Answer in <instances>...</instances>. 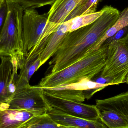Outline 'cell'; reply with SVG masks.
Returning a JSON list of instances; mask_svg holds the SVG:
<instances>
[{"label":"cell","mask_w":128,"mask_h":128,"mask_svg":"<svg viewBox=\"0 0 128 128\" xmlns=\"http://www.w3.org/2000/svg\"><path fill=\"white\" fill-rule=\"evenodd\" d=\"M103 13L93 23L69 32L49 64L48 73L61 70L82 58L119 16V11L112 6H104Z\"/></svg>","instance_id":"cell-1"},{"label":"cell","mask_w":128,"mask_h":128,"mask_svg":"<svg viewBox=\"0 0 128 128\" xmlns=\"http://www.w3.org/2000/svg\"><path fill=\"white\" fill-rule=\"evenodd\" d=\"M109 44L104 43L97 50L86 54L80 60L61 70L48 73L38 86L52 88L74 83L85 79L92 80L103 70Z\"/></svg>","instance_id":"cell-2"},{"label":"cell","mask_w":128,"mask_h":128,"mask_svg":"<svg viewBox=\"0 0 128 128\" xmlns=\"http://www.w3.org/2000/svg\"><path fill=\"white\" fill-rule=\"evenodd\" d=\"M48 13L40 14L35 8L24 10L22 17V53L26 59L39 56L49 37L59 25L48 22Z\"/></svg>","instance_id":"cell-3"},{"label":"cell","mask_w":128,"mask_h":128,"mask_svg":"<svg viewBox=\"0 0 128 128\" xmlns=\"http://www.w3.org/2000/svg\"><path fill=\"white\" fill-rule=\"evenodd\" d=\"M7 13L0 33V56H22L24 10L15 0H6Z\"/></svg>","instance_id":"cell-4"},{"label":"cell","mask_w":128,"mask_h":128,"mask_svg":"<svg viewBox=\"0 0 128 128\" xmlns=\"http://www.w3.org/2000/svg\"><path fill=\"white\" fill-rule=\"evenodd\" d=\"M128 74V47L122 38L109 44L106 64L98 75L115 85L126 82Z\"/></svg>","instance_id":"cell-5"},{"label":"cell","mask_w":128,"mask_h":128,"mask_svg":"<svg viewBox=\"0 0 128 128\" xmlns=\"http://www.w3.org/2000/svg\"><path fill=\"white\" fill-rule=\"evenodd\" d=\"M43 91L42 88L29 84L17 89L11 98L9 109L26 110L36 115L47 112L51 107L45 100Z\"/></svg>","instance_id":"cell-6"},{"label":"cell","mask_w":128,"mask_h":128,"mask_svg":"<svg viewBox=\"0 0 128 128\" xmlns=\"http://www.w3.org/2000/svg\"><path fill=\"white\" fill-rule=\"evenodd\" d=\"M43 90L45 100L50 107L86 119H100V112L96 105H89L82 102L63 99Z\"/></svg>","instance_id":"cell-7"},{"label":"cell","mask_w":128,"mask_h":128,"mask_svg":"<svg viewBox=\"0 0 128 128\" xmlns=\"http://www.w3.org/2000/svg\"><path fill=\"white\" fill-rule=\"evenodd\" d=\"M0 111L10 107L12 94L9 86L12 80L16 81L18 67L14 66L13 56H0Z\"/></svg>","instance_id":"cell-8"},{"label":"cell","mask_w":128,"mask_h":128,"mask_svg":"<svg viewBox=\"0 0 128 128\" xmlns=\"http://www.w3.org/2000/svg\"><path fill=\"white\" fill-rule=\"evenodd\" d=\"M48 113L55 122L64 128H107L100 119L96 120L86 119L69 115L52 107H51Z\"/></svg>","instance_id":"cell-9"},{"label":"cell","mask_w":128,"mask_h":128,"mask_svg":"<svg viewBox=\"0 0 128 128\" xmlns=\"http://www.w3.org/2000/svg\"><path fill=\"white\" fill-rule=\"evenodd\" d=\"M70 20L66 21L58 26L49 37L47 43L40 56V67L53 56L63 40L70 31Z\"/></svg>","instance_id":"cell-10"},{"label":"cell","mask_w":128,"mask_h":128,"mask_svg":"<svg viewBox=\"0 0 128 128\" xmlns=\"http://www.w3.org/2000/svg\"><path fill=\"white\" fill-rule=\"evenodd\" d=\"M86 0H56L48 12V22L60 25L72 11Z\"/></svg>","instance_id":"cell-11"},{"label":"cell","mask_w":128,"mask_h":128,"mask_svg":"<svg viewBox=\"0 0 128 128\" xmlns=\"http://www.w3.org/2000/svg\"><path fill=\"white\" fill-rule=\"evenodd\" d=\"M96 106L100 111L116 112L128 122V91L109 98L96 100Z\"/></svg>","instance_id":"cell-12"},{"label":"cell","mask_w":128,"mask_h":128,"mask_svg":"<svg viewBox=\"0 0 128 128\" xmlns=\"http://www.w3.org/2000/svg\"><path fill=\"white\" fill-rule=\"evenodd\" d=\"M35 116L37 115L28 111L9 108L0 111V128H22Z\"/></svg>","instance_id":"cell-13"},{"label":"cell","mask_w":128,"mask_h":128,"mask_svg":"<svg viewBox=\"0 0 128 128\" xmlns=\"http://www.w3.org/2000/svg\"><path fill=\"white\" fill-rule=\"evenodd\" d=\"M40 68V56L28 59L24 58L21 62L20 73L16 81V89L29 84L32 77Z\"/></svg>","instance_id":"cell-14"},{"label":"cell","mask_w":128,"mask_h":128,"mask_svg":"<svg viewBox=\"0 0 128 128\" xmlns=\"http://www.w3.org/2000/svg\"><path fill=\"white\" fill-rule=\"evenodd\" d=\"M127 26H128V7L120 13L118 18L115 23L88 51L87 53L99 49L108 38L112 37L116 32Z\"/></svg>","instance_id":"cell-15"},{"label":"cell","mask_w":128,"mask_h":128,"mask_svg":"<svg viewBox=\"0 0 128 128\" xmlns=\"http://www.w3.org/2000/svg\"><path fill=\"white\" fill-rule=\"evenodd\" d=\"M22 128H64L56 123L47 112L31 118Z\"/></svg>","instance_id":"cell-16"},{"label":"cell","mask_w":128,"mask_h":128,"mask_svg":"<svg viewBox=\"0 0 128 128\" xmlns=\"http://www.w3.org/2000/svg\"><path fill=\"white\" fill-rule=\"evenodd\" d=\"M42 88L52 94L66 100L82 102L86 99H89L87 93L82 91L72 89H57L52 88Z\"/></svg>","instance_id":"cell-17"},{"label":"cell","mask_w":128,"mask_h":128,"mask_svg":"<svg viewBox=\"0 0 128 128\" xmlns=\"http://www.w3.org/2000/svg\"><path fill=\"white\" fill-rule=\"evenodd\" d=\"M100 112L101 120L107 127L128 128V122L120 114L110 110Z\"/></svg>","instance_id":"cell-18"},{"label":"cell","mask_w":128,"mask_h":128,"mask_svg":"<svg viewBox=\"0 0 128 128\" xmlns=\"http://www.w3.org/2000/svg\"><path fill=\"white\" fill-rule=\"evenodd\" d=\"M103 12L102 9L99 11L78 16L70 20V24L69 32L73 31L93 23L100 16Z\"/></svg>","instance_id":"cell-19"},{"label":"cell","mask_w":128,"mask_h":128,"mask_svg":"<svg viewBox=\"0 0 128 128\" xmlns=\"http://www.w3.org/2000/svg\"><path fill=\"white\" fill-rule=\"evenodd\" d=\"M100 0H86L74 8L66 18L65 21L84 14L96 12L98 4Z\"/></svg>","instance_id":"cell-20"},{"label":"cell","mask_w":128,"mask_h":128,"mask_svg":"<svg viewBox=\"0 0 128 128\" xmlns=\"http://www.w3.org/2000/svg\"><path fill=\"white\" fill-rule=\"evenodd\" d=\"M24 10L29 8H38L46 5H52L56 0H15Z\"/></svg>","instance_id":"cell-21"},{"label":"cell","mask_w":128,"mask_h":128,"mask_svg":"<svg viewBox=\"0 0 128 128\" xmlns=\"http://www.w3.org/2000/svg\"><path fill=\"white\" fill-rule=\"evenodd\" d=\"M7 11V4L6 0H4L0 6V33L6 20Z\"/></svg>","instance_id":"cell-22"},{"label":"cell","mask_w":128,"mask_h":128,"mask_svg":"<svg viewBox=\"0 0 128 128\" xmlns=\"http://www.w3.org/2000/svg\"><path fill=\"white\" fill-rule=\"evenodd\" d=\"M128 32V26H127L116 32L112 37H111L107 40L104 43H107L109 44L111 42L122 39L127 34Z\"/></svg>","instance_id":"cell-23"},{"label":"cell","mask_w":128,"mask_h":128,"mask_svg":"<svg viewBox=\"0 0 128 128\" xmlns=\"http://www.w3.org/2000/svg\"><path fill=\"white\" fill-rule=\"evenodd\" d=\"M122 39L126 45L128 47V32L127 34L123 38H122Z\"/></svg>","instance_id":"cell-24"},{"label":"cell","mask_w":128,"mask_h":128,"mask_svg":"<svg viewBox=\"0 0 128 128\" xmlns=\"http://www.w3.org/2000/svg\"><path fill=\"white\" fill-rule=\"evenodd\" d=\"M126 83L128 84V74L127 75V77L126 78Z\"/></svg>","instance_id":"cell-25"},{"label":"cell","mask_w":128,"mask_h":128,"mask_svg":"<svg viewBox=\"0 0 128 128\" xmlns=\"http://www.w3.org/2000/svg\"><path fill=\"white\" fill-rule=\"evenodd\" d=\"M1 4H2V3H1ZM0 5H1V4H0Z\"/></svg>","instance_id":"cell-26"}]
</instances>
